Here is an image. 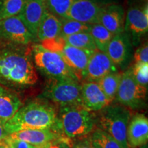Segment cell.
I'll return each instance as SVG.
<instances>
[{
	"label": "cell",
	"instance_id": "37",
	"mask_svg": "<svg viewBox=\"0 0 148 148\" xmlns=\"http://www.w3.org/2000/svg\"><path fill=\"white\" fill-rule=\"evenodd\" d=\"M91 148H92V147H91Z\"/></svg>",
	"mask_w": 148,
	"mask_h": 148
},
{
	"label": "cell",
	"instance_id": "35",
	"mask_svg": "<svg viewBox=\"0 0 148 148\" xmlns=\"http://www.w3.org/2000/svg\"><path fill=\"white\" fill-rule=\"evenodd\" d=\"M0 148H8V144H7L6 138L0 140Z\"/></svg>",
	"mask_w": 148,
	"mask_h": 148
},
{
	"label": "cell",
	"instance_id": "21",
	"mask_svg": "<svg viewBox=\"0 0 148 148\" xmlns=\"http://www.w3.org/2000/svg\"><path fill=\"white\" fill-rule=\"evenodd\" d=\"M88 32L93 40L96 49L106 53L109 42L114 35L99 23L90 24Z\"/></svg>",
	"mask_w": 148,
	"mask_h": 148
},
{
	"label": "cell",
	"instance_id": "26",
	"mask_svg": "<svg viewBox=\"0 0 148 148\" xmlns=\"http://www.w3.org/2000/svg\"><path fill=\"white\" fill-rule=\"evenodd\" d=\"M24 0H0V20L17 16L23 8Z\"/></svg>",
	"mask_w": 148,
	"mask_h": 148
},
{
	"label": "cell",
	"instance_id": "31",
	"mask_svg": "<svg viewBox=\"0 0 148 148\" xmlns=\"http://www.w3.org/2000/svg\"><path fill=\"white\" fill-rule=\"evenodd\" d=\"M69 139L63 136H60L56 139L47 142L36 148H69Z\"/></svg>",
	"mask_w": 148,
	"mask_h": 148
},
{
	"label": "cell",
	"instance_id": "19",
	"mask_svg": "<svg viewBox=\"0 0 148 148\" xmlns=\"http://www.w3.org/2000/svg\"><path fill=\"white\" fill-rule=\"evenodd\" d=\"M21 106V99L15 92L0 84V122L4 125Z\"/></svg>",
	"mask_w": 148,
	"mask_h": 148
},
{
	"label": "cell",
	"instance_id": "24",
	"mask_svg": "<svg viewBox=\"0 0 148 148\" xmlns=\"http://www.w3.org/2000/svg\"><path fill=\"white\" fill-rule=\"evenodd\" d=\"M90 145L92 148H121L110 135L101 129H97L92 132Z\"/></svg>",
	"mask_w": 148,
	"mask_h": 148
},
{
	"label": "cell",
	"instance_id": "33",
	"mask_svg": "<svg viewBox=\"0 0 148 148\" xmlns=\"http://www.w3.org/2000/svg\"><path fill=\"white\" fill-rule=\"evenodd\" d=\"M8 136V134L4 128V125L0 122V140L5 139Z\"/></svg>",
	"mask_w": 148,
	"mask_h": 148
},
{
	"label": "cell",
	"instance_id": "34",
	"mask_svg": "<svg viewBox=\"0 0 148 148\" xmlns=\"http://www.w3.org/2000/svg\"><path fill=\"white\" fill-rule=\"evenodd\" d=\"M75 148H91V145L90 143H88L87 141L83 142V143H78L75 146Z\"/></svg>",
	"mask_w": 148,
	"mask_h": 148
},
{
	"label": "cell",
	"instance_id": "29",
	"mask_svg": "<svg viewBox=\"0 0 148 148\" xmlns=\"http://www.w3.org/2000/svg\"><path fill=\"white\" fill-rule=\"evenodd\" d=\"M40 45L47 50L60 53L66 45L65 38L64 37L59 36L51 39L45 40L40 42Z\"/></svg>",
	"mask_w": 148,
	"mask_h": 148
},
{
	"label": "cell",
	"instance_id": "7",
	"mask_svg": "<svg viewBox=\"0 0 148 148\" xmlns=\"http://www.w3.org/2000/svg\"><path fill=\"white\" fill-rule=\"evenodd\" d=\"M147 88L140 86L135 81L132 69L128 68L122 73L115 99L127 108L140 109L145 106Z\"/></svg>",
	"mask_w": 148,
	"mask_h": 148
},
{
	"label": "cell",
	"instance_id": "27",
	"mask_svg": "<svg viewBox=\"0 0 148 148\" xmlns=\"http://www.w3.org/2000/svg\"><path fill=\"white\" fill-rule=\"evenodd\" d=\"M77 0H45L48 11L62 19L66 14L73 3Z\"/></svg>",
	"mask_w": 148,
	"mask_h": 148
},
{
	"label": "cell",
	"instance_id": "5",
	"mask_svg": "<svg viewBox=\"0 0 148 148\" xmlns=\"http://www.w3.org/2000/svg\"><path fill=\"white\" fill-rule=\"evenodd\" d=\"M31 51L35 68L50 79L71 78L77 80L59 53L47 50L40 44L31 46Z\"/></svg>",
	"mask_w": 148,
	"mask_h": 148
},
{
	"label": "cell",
	"instance_id": "8",
	"mask_svg": "<svg viewBox=\"0 0 148 148\" xmlns=\"http://www.w3.org/2000/svg\"><path fill=\"white\" fill-rule=\"evenodd\" d=\"M147 3L130 8L125 17L123 32L129 37L133 47L139 45L141 38L147 34Z\"/></svg>",
	"mask_w": 148,
	"mask_h": 148
},
{
	"label": "cell",
	"instance_id": "15",
	"mask_svg": "<svg viewBox=\"0 0 148 148\" xmlns=\"http://www.w3.org/2000/svg\"><path fill=\"white\" fill-rule=\"evenodd\" d=\"M95 51V50H94ZM93 51L79 49L66 43L60 54L75 75L77 80H83L88 59Z\"/></svg>",
	"mask_w": 148,
	"mask_h": 148
},
{
	"label": "cell",
	"instance_id": "36",
	"mask_svg": "<svg viewBox=\"0 0 148 148\" xmlns=\"http://www.w3.org/2000/svg\"><path fill=\"white\" fill-rule=\"evenodd\" d=\"M141 148H147V144H145V145L141 146Z\"/></svg>",
	"mask_w": 148,
	"mask_h": 148
},
{
	"label": "cell",
	"instance_id": "12",
	"mask_svg": "<svg viewBox=\"0 0 148 148\" xmlns=\"http://www.w3.org/2000/svg\"><path fill=\"white\" fill-rule=\"evenodd\" d=\"M118 70L106 53L96 49L88 59L83 80L97 82L107 74Z\"/></svg>",
	"mask_w": 148,
	"mask_h": 148
},
{
	"label": "cell",
	"instance_id": "32",
	"mask_svg": "<svg viewBox=\"0 0 148 148\" xmlns=\"http://www.w3.org/2000/svg\"><path fill=\"white\" fill-rule=\"evenodd\" d=\"M6 141L8 144V148H36L35 146L23 140L13 139L9 138L8 136L6 138Z\"/></svg>",
	"mask_w": 148,
	"mask_h": 148
},
{
	"label": "cell",
	"instance_id": "22",
	"mask_svg": "<svg viewBox=\"0 0 148 148\" xmlns=\"http://www.w3.org/2000/svg\"><path fill=\"white\" fill-rule=\"evenodd\" d=\"M121 73L119 71L112 72L101 78L97 83L99 87L111 101L115 99L121 77Z\"/></svg>",
	"mask_w": 148,
	"mask_h": 148
},
{
	"label": "cell",
	"instance_id": "4",
	"mask_svg": "<svg viewBox=\"0 0 148 148\" xmlns=\"http://www.w3.org/2000/svg\"><path fill=\"white\" fill-rule=\"evenodd\" d=\"M130 119L131 112L129 108L119 103H110L99 110L97 120L99 129L110 135L121 148H129L127 132Z\"/></svg>",
	"mask_w": 148,
	"mask_h": 148
},
{
	"label": "cell",
	"instance_id": "1",
	"mask_svg": "<svg viewBox=\"0 0 148 148\" xmlns=\"http://www.w3.org/2000/svg\"><path fill=\"white\" fill-rule=\"evenodd\" d=\"M37 81L31 47L0 41V84L26 87Z\"/></svg>",
	"mask_w": 148,
	"mask_h": 148
},
{
	"label": "cell",
	"instance_id": "20",
	"mask_svg": "<svg viewBox=\"0 0 148 148\" xmlns=\"http://www.w3.org/2000/svg\"><path fill=\"white\" fill-rule=\"evenodd\" d=\"M61 21L59 18L45 11L40 20L36 34V40L42 42L60 36Z\"/></svg>",
	"mask_w": 148,
	"mask_h": 148
},
{
	"label": "cell",
	"instance_id": "16",
	"mask_svg": "<svg viewBox=\"0 0 148 148\" xmlns=\"http://www.w3.org/2000/svg\"><path fill=\"white\" fill-rule=\"evenodd\" d=\"M124 23V9L121 5L114 3L104 8L97 22V23L103 25L113 35L123 32Z\"/></svg>",
	"mask_w": 148,
	"mask_h": 148
},
{
	"label": "cell",
	"instance_id": "23",
	"mask_svg": "<svg viewBox=\"0 0 148 148\" xmlns=\"http://www.w3.org/2000/svg\"><path fill=\"white\" fill-rule=\"evenodd\" d=\"M60 36L67 37L71 35L82 32H88L90 24H87L70 18H62Z\"/></svg>",
	"mask_w": 148,
	"mask_h": 148
},
{
	"label": "cell",
	"instance_id": "3",
	"mask_svg": "<svg viewBox=\"0 0 148 148\" xmlns=\"http://www.w3.org/2000/svg\"><path fill=\"white\" fill-rule=\"evenodd\" d=\"M58 116V131L68 139L86 136L93 130L96 119L92 112L82 105L60 108Z\"/></svg>",
	"mask_w": 148,
	"mask_h": 148
},
{
	"label": "cell",
	"instance_id": "25",
	"mask_svg": "<svg viewBox=\"0 0 148 148\" xmlns=\"http://www.w3.org/2000/svg\"><path fill=\"white\" fill-rule=\"evenodd\" d=\"M66 43L73 47L94 51L96 49L95 43L89 32H82L65 37Z\"/></svg>",
	"mask_w": 148,
	"mask_h": 148
},
{
	"label": "cell",
	"instance_id": "30",
	"mask_svg": "<svg viewBox=\"0 0 148 148\" xmlns=\"http://www.w3.org/2000/svg\"><path fill=\"white\" fill-rule=\"evenodd\" d=\"M134 63H148V45L147 42H143L135 51L133 55Z\"/></svg>",
	"mask_w": 148,
	"mask_h": 148
},
{
	"label": "cell",
	"instance_id": "9",
	"mask_svg": "<svg viewBox=\"0 0 148 148\" xmlns=\"http://www.w3.org/2000/svg\"><path fill=\"white\" fill-rule=\"evenodd\" d=\"M112 3H114L112 0H77L69 8L64 18L87 24L97 23L102 11Z\"/></svg>",
	"mask_w": 148,
	"mask_h": 148
},
{
	"label": "cell",
	"instance_id": "10",
	"mask_svg": "<svg viewBox=\"0 0 148 148\" xmlns=\"http://www.w3.org/2000/svg\"><path fill=\"white\" fill-rule=\"evenodd\" d=\"M106 53L118 69H128L133 60V46L124 32L114 35L109 42Z\"/></svg>",
	"mask_w": 148,
	"mask_h": 148
},
{
	"label": "cell",
	"instance_id": "6",
	"mask_svg": "<svg viewBox=\"0 0 148 148\" xmlns=\"http://www.w3.org/2000/svg\"><path fill=\"white\" fill-rule=\"evenodd\" d=\"M43 95L60 108L81 105V84L75 79H51Z\"/></svg>",
	"mask_w": 148,
	"mask_h": 148
},
{
	"label": "cell",
	"instance_id": "18",
	"mask_svg": "<svg viewBox=\"0 0 148 148\" xmlns=\"http://www.w3.org/2000/svg\"><path fill=\"white\" fill-rule=\"evenodd\" d=\"M60 136H62L53 129L22 130L8 135L9 138L23 140L36 147Z\"/></svg>",
	"mask_w": 148,
	"mask_h": 148
},
{
	"label": "cell",
	"instance_id": "11",
	"mask_svg": "<svg viewBox=\"0 0 148 148\" xmlns=\"http://www.w3.org/2000/svg\"><path fill=\"white\" fill-rule=\"evenodd\" d=\"M0 41L18 45H29L35 40L17 15L0 20Z\"/></svg>",
	"mask_w": 148,
	"mask_h": 148
},
{
	"label": "cell",
	"instance_id": "2",
	"mask_svg": "<svg viewBox=\"0 0 148 148\" xmlns=\"http://www.w3.org/2000/svg\"><path fill=\"white\" fill-rule=\"evenodd\" d=\"M54 108L49 103L34 101L21 106L4 124L8 135L22 130L53 129L56 131L58 116Z\"/></svg>",
	"mask_w": 148,
	"mask_h": 148
},
{
	"label": "cell",
	"instance_id": "13",
	"mask_svg": "<svg viewBox=\"0 0 148 148\" xmlns=\"http://www.w3.org/2000/svg\"><path fill=\"white\" fill-rule=\"evenodd\" d=\"M47 10L45 0H24L23 8L18 14L35 41L40 20Z\"/></svg>",
	"mask_w": 148,
	"mask_h": 148
},
{
	"label": "cell",
	"instance_id": "28",
	"mask_svg": "<svg viewBox=\"0 0 148 148\" xmlns=\"http://www.w3.org/2000/svg\"><path fill=\"white\" fill-rule=\"evenodd\" d=\"M131 69L135 81L140 86L147 88L148 63H134Z\"/></svg>",
	"mask_w": 148,
	"mask_h": 148
},
{
	"label": "cell",
	"instance_id": "14",
	"mask_svg": "<svg viewBox=\"0 0 148 148\" xmlns=\"http://www.w3.org/2000/svg\"><path fill=\"white\" fill-rule=\"evenodd\" d=\"M112 103L95 82L81 84V105L90 112L99 111Z\"/></svg>",
	"mask_w": 148,
	"mask_h": 148
},
{
	"label": "cell",
	"instance_id": "17",
	"mask_svg": "<svg viewBox=\"0 0 148 148\" xmlns=\"http://www.w3.org/2000/svg\"><path fill=\"white\" fill-rule=\"evenodd\" d=\"M148 119L144 114H137L130 121L127 132L129 148L141 147L147 143Z\"/></svg>",
	"mask_w": 148,
	"mask_h": 148
}]
</instances>
